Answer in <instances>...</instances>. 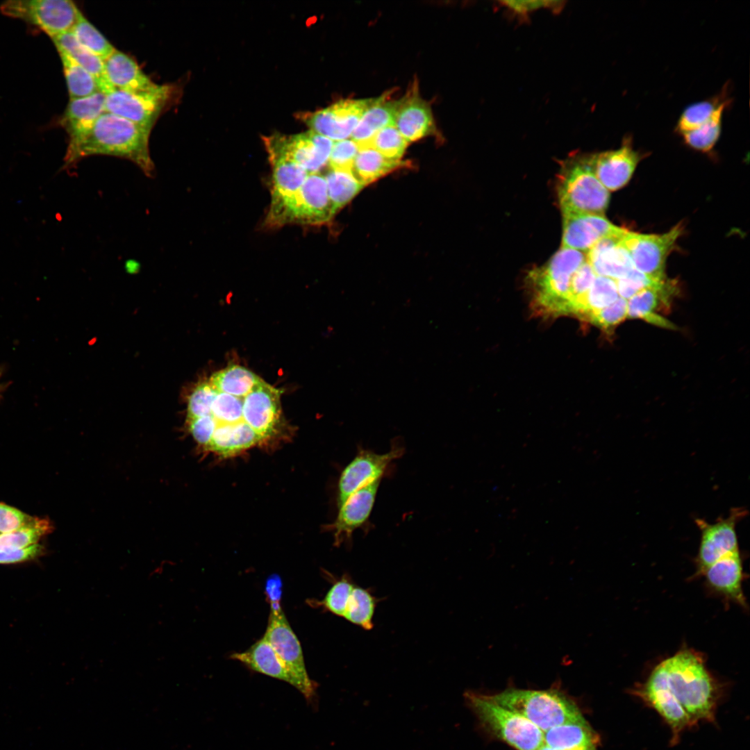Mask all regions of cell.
<instances>
[{
	"label": "cell",
	"instance_id": "1",
	"mask_svg": "<svg viewBox=\"0 0 750 750\" xmlns=\"http://www.w3.org/2000/svg\"><path fill=\"white\" fill-rule=\"evenodd\" d=\"M721 690L703 656L684 648L658 663L632 694L658 713L677 742L685 730L715 720Z\"/></svg>",
	"mask_w": 750,
	"mask_h": 750
},
{
	"label": "cell",
	"instance_id": "2",
	"mask_svg": "<svg viewBox=\"0 0 750 750\" xmlns=\"http://www.w3.org/2000/svg\"><path fill=\"white\" fill-rule=\"evenodd\" d=\"M150 133L128 119L105 112L81 142L67 149L64 167H71L88 156H111L133 162L147 176L152 177L155 166L149 147Z\"/></svg>",
	"mask_w": 750,
	"mask_h": 750
},
{
	"label": "cell",
	"instance_id": "3",
	"mask_svg": "<svg viewBox=\"0 0 750 750\" xmlns=\"http://www.w3.org/2000/svg\"><path fill=\"white\" fill-rule=\"evenodd\" d=\"M585 260L583 252L561 248L544 266L530 272L537 312L550 317L566 315L572 277Z\"/></svg>",
	"mask_w": 750,
	"mask_h": 750
},
{
	"label": "cell",
	"instance_id": "4",
	"mask_svg": "<svg viewBox=\"0 0 750 750\" xmlns=\"http://www.w3.org/2000/svg\"><path fill=\"white\" fill-rule=\"evenodd\" d=\"M488 697L531 721L544 733L584 718L576 704L556 689L543 690L508 688Z\"/></svg>",
	"mask_w": 750,
	"mask_h": 750
},
{
	"label": "cell",
	"instance_id": "5",
	"mask_svg": "<svg viewBox=\"0 0 750 750\" xmlns=\"http://www.w3.org/2000/svg\"><path fill=\"white\" fill-rule=\"evenodd\" d=\"M558 194L562 213L603 215L610 199L609 191L592 172L588 156L566 160L558 178Z\"/></svg>",
	"mask_w": 750,
	"mask_h": 750
},
{
	"label": "cell",
	"instance_id": "6",
	"mask_svg": "<svg viewBox=\"0 0 750 750\" xmlns=\"http://www.w3.org/2000/svg\"><path fill=\"white\" fill-rule=\"evenodd\" d=\"M466 699L481 724L517 750H538L544 732L518 712L492 700L488 695L467 692Z\"/></svg>",
	"mask_w": 750,
	"mask_h": 750
},
{
	"label": "cell",
	"instance_id": "7",
	"mask_svg": "<svg viewBox=\"0 0 750 750\" xmlns=\"http://www.w3.org/2000/svg\"><path fill=\"white\" fill-rule=\"evenodd\" d=\"M334 214L325 177L310 174L299 190L288 199L270 205L267 224L272 226L289 223L322 224Z\"/></svg>",
	"mask_w": 750,
	"mask_h": 750
},
{
	"label": "cell",
	"instance_id": "8",
	"mask_svg": "<svg viewBox=\"0 0 750 750\" xmlns=\"http://www.w3.org/2000/svg\"><path fill=\"white\" fill-rule=\"evenodd\" d=\"M177 91L172 84H156L150 90L133 92L114 90L106 94L105 110L151 131Z\"/></svg>",
	"mask_w": 750,
	"mask_h": 750
},
{
	"label": "cell",
	"instance_id": "9",
	"mask_svg": "<svg viewBox=\"0 0 750 750\" xmlns=\"http://www.w3.org/2000/svg\"><path fill=\"white\" fill-rule=\"evenodd\" d=\"M0 9L7 16L38 26L51 38L72 31L82 14L69 0L8 1Z\"/></svg>",
	"mask_w": 750,
	"mask_h": 750
},
{
	"label": "cell",
	"instance_id": "10",
	"mask_svg": "<svg viewBox=\"0 0 750 750\" xmlns=\"http://www.w3.org/2000/svg\"><path fill=\"white\" fill-rule=\"evenodd\" d=\"M270 162L292 161L308 173L317 174L328 162L333 141L312 131L285 136L273 135L265 139Z\"/></svg>",
	"mask_w": 750,
	"mask_h": 750
},
{
	"label": "cell",
	"instance_id": "11",
	"mask_svg": "<svg viewBox=\"0 0 750 750\" xmlns=\"http://www.w3.org/2000/svg\"><path fill=\"white\" fill-rule=\"evenodd\" d=\"M683 226L677 224L663 234H641L626 231L622 244L631 259L633 267L656 282L665 279V262Z\"/></svg>",
	"mask_w": 750,
	"mask_h": 750
},
{
	"label": "cell",
	"instance_id": "12",
	"mask_svg": "<svg viewBox=\"0 0 750 750\" xmlns=\"http://www.w3.org/2000/svg\"><path fill=\"white\" fill-rule=\"evenodd\" d=\"M263 638L271 644L283 665L299 682L300 692L307 699L315 695L316 683L306 671L300 642L281 608L271 609Z\"/></svg>",
	"mask_w": 750,
	"mask_h": 750
},
{
	"label": "cell",
	"instance_id": "13",
	"mask_svg": "<svg viewBox=\"0 0 750 750\" xmlns=\"http://www.w3.org/2000/svg\"><path fill=\"white\" fill-rule=\"evenodd\" d=\"M747 512L744 508H733L728 517H720L712 524L703 519H695L701 532L697 575L722 558L740 552L735 528Z\"/></svg>",
	"mask_w": 750,
	"mask_h": 750
},
{
	"label": "cell",
	"instance_id": "14",
	"mask_svg": "<svg viewBox=\"0 0 750 750\" xmlns=\"http://www.w3.org/2000/svg\"><path fill=\"white\" fill-rule=\"evenodd\" d=\"M281 390L262 381L243 399V420L264 441H276L283 433Z\"/></svg>",
	"mask_w": 750,
	"mask_h": 750
},
{
	"label": "cell",
	"instance_id": "15",
	"mask_svg": "<svg viewBox=\"0 0 750 750\" xmlns=\"http://www.w3.org/2000/svg\"><path fill=\"white\" fill-rule=\"evenodd\" d=\"M403 449L394 444L385 453L360 449L342 472L338 486V506L353 493L369 483L381 479L389 465L400 458Z\"/></svg>",
	"mask_w": 750,
	"mask_h": 750
},
{
	"label": "cell",
	"instance_id": "16",
	"mask_svg": "<svg viewBox=\"0 0 750 750\" xmlns=\"http://www.w3.org/2000/svg\"><path fill=\"white\" fill-rule=\"evenodd\" d=\"M373 99H344L303 117L311 131L331 140L351 137L362 115Z\"/></svg>",
	"mask_w": 750,
	"mask_h": 750
},
{
	"label": "cell",
	"instance_id": "17",
	"mask_svg": "<svg viewBox=\"0 0 750 750\" xmlns=\"http://www.w3.org/2000/svg\"><path fill=\"white\" fill-rule=\"evenodd\" d=\"M640 156L627 139L617 149L588 155V162L599 182L608 191H615L629 181Z\"/></svg>",
	"mask_w": 750,
	"mask_h": 750
},
{
	"label": "cell",
	"instance_id": "18",
	"mask_svg": "<svg viewBox=\"0 0 750 750\" xmlns=\"http://www.w3.org/2000/svg\"><path fill=\"white\" fill-rule=\"evenodd\" d=\"M381 479L376 480L353 493L340 507L332 524L335 544L351 540L353 532L368 521Z\"/></svg>",
	"mask_w": 750,
	"mask_h": 750
},
{
	"label": "cell",
	"instance_id": "19",
	"mask_svg": "<svg viewBox=\"0 0 750 750\" xmlns=\"http://www.w3.org/2000/svg\"><path fill=\"white\" fill-rule=\"evenodd\" d=\"M626 231L619 227L615 231L598 240L585 253L586 260L597 276L617 280L634 268L629 254L622 244Z\"/></svg>",
	"mask_w": 750,
	"mask_h": 750
},
{
	"label": "cell",
	"instance_id": "20",
	"mask_svg": "<svg viewBox=\"0 0 750 750\" xmlns=\"http://www.w3.org/2000/svg\"><path fill=\"white\" fill-rule=\"evenodd\" d=\"M618 228L604 215L562 213V248L586 253L598 240Z\"/></svg>",
	"mask_w": 750,
	"mask_h": 750
},
{
	"label": "cell",
	"instance_id": "21",
	"mask_svg": "<svg viewBox=\"0 0 750 750\" xmlns=\"http://www.w3.org/2000/svg\"><path fill=\"white\" fill-rule=\"evenodd\" d=\"M395 126L408 144L435 133L432 110L419 95L416 85L401 97Z\"/></svg>",
	"mask_w": 750,
	"mask_h": 750
},
{
	"label": "cell",
	"instance_id": "22",
	"mask_svg": "<svg viewBox=\"0 0 750 750\" xmlns=\"http://www.w3.org/2000/svg\"><path fill=\"white\" fill-rule=\"evenodd\" d=\"M698 576L705 578L707 585L713 591L729 601L747 607L742 587L744 574L740 552L722 558Z\"/></svg>",
	"mask_w": 750,
	"mask_h": 750
},
{
	"label": "cell",
	"instance_id": "23",
	"mask_svg": "<svg viewBox=\"0 0 750 750\" xmlns=\"http://www.w3.org/2000/svg\"><path fill=\"white\" fill-rule=\"evenodd\" d=\"M106 94L98 92L90 96L70 99L61 119V124L69 136L67 149L81 142L92 128L97 119L106 112Z\"/></svg>",
	"mask_w": 750,
	"mask_h": 750
},
{
	"label": "cell",
	"instance_id": "24",
	"mask_svg": "<svg viewBox=\"0 0 750 750\" xmlns=\"http://www.w3.org/2000/svg\"><path fill=\"white\" fill-rule=\"evenodd\" d=\"M390 96V94L388 93L373 99L362 115L351 135V139L357 144L358 149L370 147L374 136L381 129L395 126L401 98L391 99Z\"/></svg>",
	"mask_w": 750,
	"mask_h": 750
},
{
	"label": "cell",
	"instance_id": "25",
	"mask_svg": "<svg viewBox=\"0 0 750 750\" xmlns=\"http://www.w3.org/2000/svg\"><path fill=\"white\" fill-rule=\"evenodd\" d=\"M103 61L107 78L115 90L140 92L156 85L133 58L119 50L115 49Z\"/></svg>",
	"mask_w": 750,
	"mask_h": 750
},
{
	"label": "cell",
	"instance_id": "26",
	"mask_svg": "<svg viewBox=\"0 0 750 750\" xmlns=\"http://www.w3.org/2000/svg\"><path fill=\"white\" fill-rule=\"evenodd\" d=\"M674 289L672 283L665 281L640 291L627 300V318L642 319L660 327L674 328L671 322L656 313L659 306L668 304Z\"/></svg>",
	"mask_w": 750,
	"mask_h": 750
},
{
	"label": "cell",
	"instance_id": "27",
	"mask_svg": "<svg viewBox=\"0 0 750 750\" xmlns=\"http://www.w3.org/2000/svg\"><path fill=\"white\" fill-rule=\"evenodd\" d=\"M251 669L285 681L300 690L299 682L292 676L278 657L271 644L262 637L247 651L231 655Z\"/></svg>",
	"mask_w": 750,
	"mask_h": 750
},
{
	"label": "cell",
	"instance_id": "28",
	"mask_svg": "<svg viewBox=\"0 0 750 750\" xmlns=\"http://www.w3.org/2000/svg\"><path fill=\"white\" fill-rule=\"evenodd\" d=\"M544 743L555 750H597L599 737L583 719L545 731Z\"/></svg>",
	"mask_w": 750,
	"mask_h": 750
},
{
	"label": "cell",
	"instance_id": "29",
	"mask_svg": "<svg viewBox=\"0 0 750 750\" xmlns=\"http://www.w3.org/2000/svg\"><path fill=\"white\" fill-rule=\"evenodd\" d=\"M52 40L58 52L67 54L96 78L100 92L106 94L115 90L107 78L103 60L80 44L72 31Z\"/></svg>",
	"mask_w": 750,
	"mask_h": 750
},
{
	"label": "cell",
	"instance_id": "30",
	"mask_svg": "<svg viewBox=\"0 0 750 750\" xmlns=\"http://www.w3.org/2000/svg\"><path fill=\"white\" fill-rule=\"evenodd\" d=\"M406 166L401 160H393L383 156L372 147L358 149L352 174L365 186L389 173Z\"/></svg>",
	"mask_w": 750,
	"mask_h": 750
},
{
	"label": "cell",
	"instance_id": "31",
	"mask_svg": "<svg viewBox=\"0 0 750 750\" xmlns=\"http://www.w3.org/2000/svg\"><path fill=\"white\" fill-rule=\"evenodd\" d=\"M271 162L273 168L271 204H274L294 195L309 174L301 166L290 160H277Z\"/></svg>",
	"mask_w": 750,
	"mask_h": 750
},
{
	"label": "cell",
	"instance_id": "32",
	"mask_svg": "<svg viewBox=\"0 0 750 750\" xmlns=\"http://www.w3.org/2000/svg\"><path fill=\"white\" fill-rule=\"evenodd\" d=\"M262 381L246 367L233 365L213 374L209 381L218 392L243 399Z\"/></svg>",
	"mask_w": 750,
	"mask_h": 750
},
{
	"label": "cell",
	"instance_id": "33",
	"mask_svg": "<svg viewBox=\"0 0 750 750\" xmlns=\"http://www.w3.org/2000/svg\"><path fill=\"white\" fill-rule=\"evenodd\" d=\"M619 297L615 280L597 276L579 303L574 315L588 322L591 315L608 306Z\"/></svg>",
	"mask_w": 750,
	"mask_h": 750
},
{
	"label": "cell",
	"instance_id": "34",
	"mask_svg": "<svg viewBox=\"0 0 750 750\" xmlns=\"http://www.w3.org/2000/svg\"><path fill=\"white\" fill-rule=\"evenodd\" d=\"M324 177L334 215L365 187L351 171L330 169Z\"/></svg>",
	"mask_w": 750,
	"mask_h": 750
},
{
	"label": "cell",
	"instance_id": "35",
	"mask_svg": "<svg viewBox=\"0 0 750 750\" xmlns=\"http://www.w3.org/2000/svg\"><path fill=\"white\" fill-rule=\"evenodd\" d=\"M70 99L86 97L100 92L96 78L74 59L59 52Z\"/></svg>",
	"mask_w": 750,
	"mask_h": 750
},
{
	"label": "cell",
	"instance_id": "36",
	"mask_svg": "<svg viewBox=\"0 0 750 750\" xmlns=\"http://www.w3.org/2000/svg\"><path fill=\"white\" fill-rule=\"evenodd\" d=\"M243 399L226 393L217 394L209 415L215 424V429L226 427L236 430L240 424H246L243 420Z\"/></svg>",
	"mask_w": 750,
	"mask_h": 750
},
{
	"label": "cell",
	"instance_id": "37",
	"mask_svg": "<svg viewBox=\"0 0 750 750\" xmlns=\"http://www.w3.org/2000/svg\"><path fill=\"white\" fill-rule=\"evenodd\" d=\"M378 599L370 590L356 585L344 615L349 622L366 630L373 628V616Z\"/></svg>",
	"mask_w": 750,
	"mask_h": 750
},
{
	"label": "cell",
	"instance_id": "38",
	"mask_svg": "<svg viewBox=\"0 0 750 750\" xmlns=\"http://www.w3.org/2000/svg\"><path fill=\"white\" fill-rule=\"evenodd\" d=\"M728 105V103L722 106L708 122L700 126L681 133L685 142L696 150H710L719 138L723 113Z\"/></svg>",
	"mask_w": 750,
	"mask_h": 750
},
{
	"label": "cell",
	"instance_id": "39",
	"mask_svg": "<svg viewBox=\"0 0 750 750\" xmlns=\"http://www.w3.org/2000/svg\"><path fill=\"white\" fill-rule=\"evenodd\" d=\"M728 103V99L717 97L688 106L678 119V132L682 133L697 128L708 122L722 106Z\"/></svg>",
	"mask_w": 750,
	"mask_h": 750
},
{
	"label": "cell",
	"instance_id": "40",
	"mask_svg": "<svg viewBox=\"0 0 750 750\" xmlns=\"http://www.w3.org/2000/svg\"><path fill=\"white\" fill-rule=\"evenodd\" d=\"M51 528L48 520L38 518L31 526L0 534V549H22L37 544L43 535L50 532Z\"/></svg>",
	"mask_w": 750,
	"mask_h": 750
},
{
	"label": "cell",
	"instance_id": "41",
	"mask_svg": "<svg viewBox=\"0 0 750 750\" xmlns=\"http://www.w3.org/2000/svg\"><path fill=\"white\" fill-rule=\"evenodd\" d=\"M72 32L80 44L103 60L116 49L83 14Z\"/></svg>",
	"mask_w": 750,
	"mask_h": 750
},
{
	"label": "cell",
	"instance_id": "42",
	"mask_svg": "<svg viewBox=\"0 0 750 750\" xmlns=\"http://www.w3.org/2000/svg\"><path fill=\"white\" fill-rule=\"evenodd\" d=\"M355 586L356 584L351 577L344 574L334 582L322 601H318V606L335 615L344 617Z\"/></svg>",
	"mask_w": 750,
	"mask_h": 750
},
{
	"label": "cell",
	"instance_id": "43",
	"mask_svg": "<svg viewBox=\"0 0 750 750\" xmlns=\"http://www.w3.org/2000/svg\"><path fill=\"white\" fill-rule=\"evenodd\" d=\"M408 145L395 126H388L378 131L374 136L370 147L383 156L393 160H401Z\"/></svg>",
	"mask_w": 750,
	"mask_h": 750
},
{
	"label": "cell",
	"instance_id": "44",
	"mask_svg": "<svg viewBox=\"0 0 750 750\" xmlns=\"http://www.w3.org/2000/svg\"><path fill=\"white\" fill-rule=\"evenodd\" d=\"M596 276L595 272L587 260L574 272L570 283L566 315H575L579 303L591 287Z\"/></svg>",
	"mask_w": 750,
	"mask_h": 750
},
{
	"label": "cell",
	"instance_id": "45",
	"mask_svg": "<svg viewBox=\"0 0 750 750\" xmlns=\"http://www.w3.org/2000/svg\"><path fill=\"white\" fill-rule=\"evenodd\" d=\"M217 393L210 381L198 384L188 399L186 420L209 416L212 403Z\"/></svg>",
	"mask_w": 750,
	"mask_h": 750
},
{
	"label": "cell",
	"instance_id": "46",
	"mask_svg": "<svg viewBox=\"0 0 750 750\" xmlns=\"http://www.w3.org/2000/svg\"><path fill=\"white\" fill-rule=\"evenodd\" d=\"M626 318L627 300L619 297L608 306L591 315L588 322L610 334Z\"/></svg>",
	"mask_w": 750,
	"mask_h": 750
},
{
	"label": "cell",
	"instance_id": "47",
	"mask_svg": "<svg viewBox=\"0 0 750 750\" xmlns=\"http://www.w3.org/2000/svg\"><path fill=\"white\" fill-rule=\"evenodd\" d=\"M358 151L351 139L334 141L328 162L331 169L351 171Z\"/></svg>",
	"mask_w": 750,
	"mask_h": 750
},
{
	"label": "cell",
	"instance_id": "48",
	"mask_svg": "<svg viewBox=\"0 0 750 750\" xmlns=\"http://www.w3.org/2000/svg\"><path fill=\"white\" fill-rule=\"evenodd\" d=\"M615 281L619 296L626 300H628L646 288L662 283L650 279L635 267L625 276Z\"/></svg>",
	"mask_w": 750,
	"mask_h": 750
},
{
	"label": "cell",
	"instance_id": "49",
	"mask_svg": "<svg viewBox=\"0 0 750 750\" xmlns=\"http://www.w3.org/2000/svg\"><path fill=\"white\" fill-rule=\"evenodd\" d=\"M38 517H33L6 504L0 503V534L31 526Z\"/></svg>",
	"mask_w": 750,
	"mask_h": 750
},
{
	"label": "cell",
	"instance_id": "50",
	"mask_svg": "<svg viewBox=\"0 0 750 750\" xmlns=\"http://www.w3.org/2000/svg\"><path fill=\"white\" fill-rule=\"evenodd\" d=\"M499 3L508 8L515 15L526 18L530 12L541 8H550L553 11H560L564 1H502Z\"/></svg>",
	"mask_w": 750,
	"mask_h": 750
},
{
	"label": "cell",
	"instance_id": "51",
	"mask_svg": "<svg viewBox=\"0 0 750 750\" xmlns=\"http://www.w3.org/2000/svg\"><path fill=\"white\" fill-rule=\"evenodd\" d=\"M42 551V547L38 544L22 549H0V563L8 564L31 560L39 556Z\"/></svg>",
	"mask_w": 750,
	"mask_h": 750
},
{
	"label": "cell",
	"instance_id": "52",
	"mask_svg": "<svg viewBox=\"0 0 750 750\" xmlns=\"http://www.w3.org/2000/svg\"><path fill=\"white\" fill-rule=\"evenodd\" d=\"M282 583L279 577L272 576L269 578L265 585L267 599L270 608L281 606V597L282 593Z\"/></svg>",
	"mask_w": 750,
	"mask_h": 750
},
{
	"label": "cell",
	"instance_id": "53",
	"mask_svg": "<svg viewBox=\"0 0 750 750\" xmlns=\"http://www.w3.org/2000/svg\"><path fill=\"white\" fill-rule=\"evenodd\" d=\"M538 750H555V749H551V748H550V747H547V745L544 744V745H543V746H542V747H541L540 749H539Z\"/></svg>",
	"mask_w": 750,
	"mask_h": 750
},
{
	"label": "cell",
	"instance_id": "54",
	"mask_svg": "<svg viewBox=\"0 0 750 750\" xmlns=\"http://www.w3.org/2000/svg\"><path fill=\"white\" fill-rule=\"evenodd\" d=\"M1 372L0 371V376H1ZM1 390H2V386H1V384H0V394H1Z\"/></svg>",
	"mask_w": 750,
	"mask_h": 750
}]
</instances>
